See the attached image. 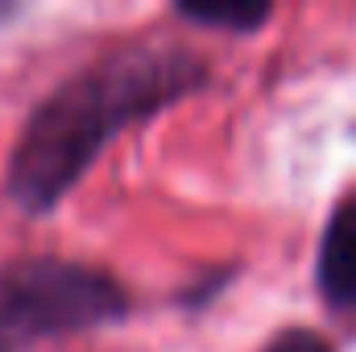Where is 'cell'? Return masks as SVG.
Segmentation results:
<instances>
[{"instance_id": "obj_1", "label": "cell", "mask_w": 356, "mask_h": 352, "mask_svg": "<svg viewBox=\"0 0 356 352\" xmlns=\"http://www.w3.org/2000/svg\"><path fill=\"white\" fill-rule=\"evenodd\" d=\"M207 83V63L182 46L141 42L88 63L50 91L21 125L4 195L29 211H54L95 166L116 133L186 99Z\"/></svg>"}, {"instance_id": "obj_2", "label": "cell", "mask_w": 356, "mask_h": 352, "mask_svg": "<svg viewBox=\"0 0 356 352\" xmlns=\"http://www.w3.org/2000/svg\"><path fill=\"white\" fill-rule=\"evenodd\" d=\"M129 315V290L99 265L21 257L0 265V352H29L58 336L108 328Z\"/></svg>"}, {"instance_id": "obj_3", "label": "cell", "mask_w": 356, "mask_h": 352, "mask_svg": "<svg viewBox=\"0 0 356 352\" xmlns=\"http://www.w3.org/2000/svg\"><path fill=\"white\" fill-rule=\"evenodd\" d=\"M315 282L332 307L356 311V195L332 211V220L323 228Z\"/></svg>"}, {"instance_id": "obj_4", "label": "cell", "mask_w": 356, "mask_h": 352, "mask_svg": "<svg viewBox=\"0 0 356 352\" xmlns=\"http://www.w3.org/2000/svg\"><path fill=\"white\" fill-rule=\"evenodd\" d=\"M178 17L195 21V25H216V29H232V33H253L269 21V4H178Z\"/></svg>"}, {"instance_id": "obj_5", "label": "cell", "mask_w": 356, "mask_h": 352, "mask_svg": "<svg viewBox=\"0 0 356 352\" xmlns=\"http://www.w3.org/2000/svg\"><path fill=\"white\" fill-rule=\"evenodd\" d=\"M261 352H332V344L319 332H311V328H286Z\"/></svg>"}]
</instances>
